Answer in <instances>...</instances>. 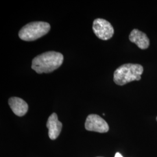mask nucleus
I'll return each mask as SVG.
<instances>
[{
    "label": "nucleus",
    "mask_w": 157,
    "mask_h": 157,
    "mask_svg": "<svg viewBox=\"0 0 157 157\" xmlns=\"http://www.w3.org/2000/svg\"><path fill=\"white\" fill-rule=\"evenodd\" d=\"M85 128L89 131L106 133L109 130V126L107 122L99 115L90 114L86 118Z\"/></svg>",
    "instance_id": "39448f33"
},
{
    "label": "nucleus",
    "mask_w": 157,
    "mask_h": 157,
    "mask_svg": "<svg viewBox=\"0 0 157 157\" xmlns=\"http://www.w3.org/2000/svg\"><path fill=\"white\" fill-rule=\"evenodd\" d=\"M47 128L48 129V136L51 140H56L59 136L61 130L62 124L59 121L56 113L51 115L47 122Z\"/></svg>",
    "instance_id": "423d86ee"
},
{
    "label": "nucleus",
    "mask_w": 157,
    "mask_h": 157,
    "mask_svg": "<svg viewBox=\"0 0 157 157\" xmlns=\"http://www.w3.org/2000/svg\"></svg>",
    "instance_id": "9d476101"
},
{
    "label": "nucleus",
    "mask_w": 157,
    "mask_h": 157,
    "mask_svg": "<svg viewBox=\"0 0 157 157\" xmlns=\"http://www.w3.org/2000/svg\"></svg>",
    "instance_id": "9b49d317"
},
{
    "label": "nucleus",
    "mask_w": 157,
    "mask_h": 157,
    "mask_svg": "<svg viewBox=\"0 0 157 157\" xmlns=\"http://www.w3.org/2000/svg\"><path fill=\"white\" fill-rule=\"evenodd\" d=\"M93 30L96 36L102 40L110 39L114 34V29L112 25L108 21L101 18L94 21Z\"/></svg>",
    "instance_id": "20e7f679"
},
{
    "label": "nucleus",
    "mask_w": 157,
    "mask_h": 157,
    "mask_svg": "<svg viewBox=\"0 0 157 157\" xmlns=\"http://www.w3.org/2000/svg\"><path fill=\"white\" fill-rule=\"evenodd\" d=\"M115 157H123V156L122 155V154H121V153L117 152L116 154H115Z\"/></svg>",
    "instance_id": "1a4fd4ad"
},
{
    "label": "nucleus",
    "mask_w": 157,
    "mask_h": 157,
    "mask_svg": "<svg viewBox=\"0 0 157 157\" xmlns=\"http://www.w3.org/2000/svg\"><path fill=\"white\" fill-rule=\"evenodd\" d=\"M50 28V25L45 22L29 23L21 29L19 37L24 41H34L48 33Z\"/></svg>",
    "instance_id": "7ed1b4c3"
},
{
    "label": "nucleus",
    "mask_w": 157,
    "mask_h": 157,
    "mask_svg": "<svg viewBox=\"0 0 157 157\" xmlns=\"http://www.w3.org/2000/svg\"><path fill=\"white\" fill-rule=\"evenodd\" d=\"M63 56L56 51H48L39 55L32 60V69L39 74L53 72L62 65Z\"/></svg>",
    "instance_id": "f257e3e1"
},
{
    "label": "nucleus",
    "mask_w": 157,
    "mask_h": 157,
    "mask_svg": "<svg viewBox=\"0 0 157 157\" xmlns=\"http://www.w3.org/2000/svg\"><path fill=\"white\" fill-rule=\"evenodd\" d=\"M8 104L12 111L18 117L24 116L28 111V104L21 98L11 97L8 100Z\"/></svg>",
    "instance_id": "6e6552de"
},
{
    "label": "nucleus",
    "mask_w": 157,
    "mask_h": 157,
    "mask_svg": "<svg viewBox=\"0 0 157 157\" xmlns=\"http://www.w3.org/2000/svg\"><path fill=\"white\" fill-rule=\"evenodd\" d=\"M129 40L141 50H146L150 45V40L146 33L138 29H133L129 35Z\"/></svg>",
    "instance_id": "0eeeda50"
},
{
    "label": "nucleus",
    "mask_w": 157,
    "mask_h": 157,
    "mask_svg": "<svg viewBox=\"0 0 157 157\" xmlns=\"http://www.w3.org/2000/svg\"><path fill=\"white\" fill-rule=\"evenodd\" d=\"M143 71V67L140 64H124L114 72L113 81L118 85L124 86L134 80H140Z\"/></svg>",
    "instance_id": "f03ea898"
}]
</instances>
